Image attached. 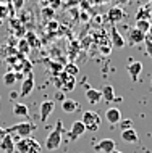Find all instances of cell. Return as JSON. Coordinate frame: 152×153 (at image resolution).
I'll list each match as a JSON object with an SVG mask.
<instances>
[{"mask_svg": "<svg viewBox=\"0 0 152 153\" xmlns=\"http://www.w3.org/2000/svg\"><path fill=\"white\" fill-rule=\"evenodd\" d=\"M32 131H34V126L31 123H18L15 126L8 127L7 134H18L21 139H26V137H31Z\"/></svg>", "mask_w": 152, "mask_h": 153, "instance_id": "cell-4", "label": "cell"}, {"mask_svg": "<svg viewBox=\"0 0 152 153\" xmlns=\"http://www.w3.org/2000/svg\"><path fill=\"white\" fill-rule=\"evenodd\" d=\"M19 50L21 52H24V53H29V44L26 42V40H19Z\"/></svg>", "mask_w": 152, "mask_h": 153, "instance_id": "cell-28", "label": "cell"}, {"mask_svg": "<svg viewBox=\"0 0 152 153\" xmlns=\"http://www.w3.org/2000/svg\"><path fill=\"white\" fill-rule=\"evenodd\" d=\"M149 18H151V8H147V7L139 8L136 13V21H139V19H147L149 21Z\"/></svg>", "mask_w": 152, "mask_h": 153, "instance_id": "cell-21", "label": "cell"}, {"mask_svg": "<svg viewBox=\"0 0 152 153\" xmlns=\"http://www.w3.org/2000/svg\"><path fill=\"white\" fill-rule=\"evenodd\" d=\"M47 27H49V31H50V32H53L55 29H58V23H57V21H49Z\"/></svg>", "mask_w": 152, "mask_h": 153, "instance_id": "cell-31", "label": "cell"}, {"mask_svg": "<svg viewBox=\"0 0 152 153\" xmlns=\"http://www.w3.org/2000/svg\"><path fill=\"white\" fill-rule=\"evenodd\" d=\"M0 150L3 153H13L15 152V142H13L11 134H7L5 137L0 140Z\"/></svg>", "mask_w": 152, "mask_h": 153, "instance_id": "cell-14", "label": "cell"}, {"mask_svg": "<svg viewBox=\"0 0 152 153\" xmlns=\"http://www.w3.org/2000/svg\"><path fill=\"white\" fill-rule=\"evenodd\" d=\"M78 108H79V105H78V102L73 100V98H67V100L61 102V110H63L65 113H75Z\"/></svg>", "mask_w": 152, "mask_h": 153, "instance_id": "cell-18", "label": "cell"}, {"mask_svg": "<svg viewBox=\"0 0 152 153\" xmlns=\"http://www.w3.org/2000/svg\"><path fill=\"white\" fill-rule=\"evenodd\" d=\"M58 81H60V82H57V85H58V87H60L61 90H67V92L73 90V89H75V85H76L75 77H73V76H68V74L65 73V71L60 74Z\"/></svg>", "mask_w": 152, "mask_h": 153, "instance_id": "cell-5", "label": "cell"}, {"mask_svg": "<svg viewBox=\"0 0 152 153\" xmlns=\"http://www.w3.org/2000/svg\"><path fill=\"white\" fill-rule=\"evenodd\" d=\"M117 143H115V140H112V139H102L99 143H97V150L99 152H102V153H112V152H115L117 150Z\"/></svg>", "mask_w": 152, "mask_h": 153, "instance_id": "cell-12", "label": "cell"}, {"mask_svg": "<svg viewBox=\"0 0 152 153\" xmlns=\"http://www.w3.org/2000/svg\"><path fill=\"white\" fill-rule=\"evenodd\" d=\"M61 134H63V126L61 121H57V126L46 139V148L47 150H57L61 143Z\"/></svg>", "mask_w": 152, "mask_h": 153, "instance_id": "cell-2", "label": "cell"}, {"mask_svg": "<svg viewBox=\"0 0 152 153\" xmlns=\"http://www.w3.org/2000/svg\"><path fill=\"white\" fill-rule=\"evenodd\" d=\"M110 37H112V45L117 48H123L125 47V39H123V36L118 32L117 27H112L110 29Z\"/></svg>", "mask_w": 152, "mask_h": 153, "instance_id": "cell-15", "label": "cell"}, {"mask_svg": "<svg viewBox=\"0 0 152 153\" xmlns=\"http://www.w3.org/2000/svg\"><path fill=\"white\" fill-rule=\"evenodd\" d=\"M32 89H34V76H32V73H29V76H28L26 79L21 82V90H19V97H28V95H31Z\"/></svg>", "mask_w": 152, "mask_h": 153, "instance_id": "cell-8", "label": "cell"}, {"mask_svg": "<svg viewBox=\"0 0 152 153\" xmlns=\"http://www.w3.org/2000/svg\"><path fill=\"white\" fill-rule=\"evenodd\" d=\"M2 23H3V19H0V26H2Z\"/></svg>", "mask_w": 152, "mask_h": 153, "instance_id": "cell-39", "label": "cell"}, {"mask_svg": "<svg viewBox=\"0 0 152 153\" xmlns=\"http://www.w3.org/2000/svg\"><path fill=\"white\" fill-rule=\"evenodd\" d=\"M11 10H13V8L8 5L7 2H0V19H5Z\"/></svg>", "mask_w": 152, "mask_h": 153, "instance_id": "cell-24", "label": "cell"}, {"mask_svg": "<svg viewBox=\"0 0 152 153\" xmlns=\"http://www.w3.org/2000/svg\"><path fill=\"white\" fill-rule=\"evenodd\" d=\"M13 114L15 116H19V118H24L29 114V108H28V105H24V103H15L13 105Z\"/></svg>", "mask_w": 152, "mask_h": 153, "instance_id": "cell-19", "label": "cell"}, {"mask_svg": "<svg viewBox=\"0 0 152 153\" xmlns=\"http://www.w3.org/2000/svg\"><path fill=\"white\" fill-rule=\"evenodd\" d=\"M15 150L18 153H40V145L32 137H26L15 143Z\"/></svg>", "mask_w": 152, "mask_h": 153, "instance_id": "cell-1", "label": "cell"}, {"mask_svg": "<svg viewBox=\"0 0 152 153\" xmlns=\"http://www.w3.org/2000/svg\"><path fill=\"white\" fill-rule=\"evenodd\" d=\"M151 10H152V0H151Z\"/></svg>", "mask_w": 152, "mask_h": 153, "instance_id": "cell-40", "label": "cell"}, {"mask_svg": "<svg viewBox=\"0 0 152 153\" xmlns=\"http://www.w3.org/2000/svg\"><path fill=\"white\" fill-rule=\"evenodd\" d=\"M92 2H96L97 5H99V3H105V2H109V0H92Z\"/></svg>", "mask_w": 152, "mask_h": 153, "instance_id": "cell-37", "label": "cell"}, {"mask_svg": "<svg viewBox=\"0 0 152 153\" xmlns=\"http://www.w3.org/2000/svg\"><path fill=\"white\" fill-rule=\"evenodd\" d=\"M40 2H46V0H40Z\"/></svg>", "mask_w": 152, "mask_h": 153, "instance_id": "cell-41", "label": "cell"}, {"mask_svg": "<svg viewBox=\"0 0 152 153\" xmlns=\"http://www.w3.org/2000/svg\"><path fill=\"white\" fill-rule=\"evenodd\" d=\"M28 44H29V47H36V45H37L36 36L32 34V32H28Z\"/></svg>", "mask_w": 152, "mask_h": 153, "instance_id": "cell-27", "label": "cell"}, {"mask_svg": "<svg viewBox=\"0 0 152 153\" xmlns=\"http://www.w3.org/2000/svg\"><path fill=\"white\" fill-rule=\"evenodd\" d=\"M141 71H142V63L141 61H133V63L128 65V74H130V77H131L133 82H136L139 79Z\"/></svg>", "mask_w": 152, "mask_h": 153, "instance_id": "cell-13", "label": "cell"}, {"mask_svg": "<svg viewBox=\"0 0 152 153\" xmlns=\"http://www.w3.org/2000/svg\"><path fill=\"white\" fill-rule=\"evenodd\" d=\"M125 16H126L125 11H123L120 7H112V8L109 10V13H107V19H109L110 23L115 24V23H120L121 19L125 18Z\"/></svg>", "mask_w": 152, "mask_h": 153, "instance_id": "cell-9", "label": "cell"}, {"mask_svg": "<svg viewBox=\"0 0 152 153\" xmlns=\"http://www.w3.org/2000/svg\"><path fill=\"white\" fill-rule=\"evenodd\" d=\"M121 131H126V129H131V119H125V121H121Z\"/></svg>", "mask_w": 152, "mask_h": 153, "instance_id": "cell-30", "label": "cell"}, {"mask_svg": "<svg viewBox=\"0 0 152 153\" xmlns=\"http://www.w3.org/2000/svg\"><path fill=\"white\" fill-rule=\"evenodd\" d=\"M16 73L15 71H7L5 74H3V84L5 85H13L15 82H16Z\"/></svg>", "mask_w": 152, "mask_h": 153, "instance_id": "cell-22", "label": "cell"}, {"mask_svg": "<svg viewBox=\"0 0 152 153\" xmlns=\"http://www.w3.org/2000/svg\"><path fill=\"white\" fill-rule=\"evenodd\" d=\"M136 29H139L141 32L147 34L149 29H151V23L147 21V19H139V21H136Z\"/></svg>", "mask_w": 152, "mask_h": 153, "instance_id": "cell-23", "label": "cell"}, {"mask_svg": "<svg viewBox=\"0 0 152 153\" xmlns=\"http://www.w3.org/2000/svg\"><path fill=\"white\" fill-rule=\"evenodd\" d=\"M63 71H65V73H67V74H68V76H73V77H75V76H76V74H78V73H79V69H78V66H76V65H73V63H70V65H67V66H65V69H63Z\"/></svg>", "mask_w": 152, "mask_h": 153, "instance_id": "cell-25", "label": "cell"}, {"mask_svg": "<svg viewBox=\"0 0 152 153\" xmlns=\"http://www.w3.org/2000/svg\"><path fill=\"white\" fill-rule=\"evenodd\" d=\"M7 3H8L11 8H15V11H16V10H21V8H23L24 0H7Z\"/></svg>", "mask_w": 152, "mask_h": 153, "instance_id": "cell-26", "label": "cell"}, {"mask_svg": "<svg viewBox=\"0 0 152 153\" xmlns=\"http://www.w3.org/2000/svg\"><path fill=\"white\" fill-rule=\"evenodd\" d=\"M50 3H52V5H50V8H52V10H55V8H58V3H60V0H50Z\"/></svg>", "mask_w": 152, "mask_h": 153, "instance_id": "cell-33", "label": "cell"}, {"mask_svg": "<svg viewBox=\"0 0 152 153\" xmlns=\"http://www.w3.org/2000/svg\"><path fill=\"white\" fill-rule=\"evenodd\" d=\"M146 52H147V55L152 58V40H149V39H146Z\"/></svg>", "mask_w": 152, "mask_h": 153, "instance_id": "cell-29", "label": "cell"}, {"mask_svg": "<svg viewBox=\"0 0 152 153\" xmlns=\"http://www.w3.org/2000/svg\"><path fill=\"white\" fill-rule=\"evenodd\" d=\"M112 153H123V152H120V150H115V152H112Z\"/></svg>", "mask_w": 152, "mask_h": 153, "instance_id": "cell-38", "label": "cell"}, {"mask_svg": "<svg viewBox=\"0 0 152 153\" xmlns=\"http://www.w3.org/2000/svg\"><path fill=\"white\" fill-rule=\"evenodd\" d=\"M84 132H86V126L83 124V121H81V119L79 121H75L71 126V129H70V139L76 140V139H79Z\"/></svg>", "mask_w": 152, "mask_h": 153, "instance_id": "cell-10", "label": "cell"}, {"mask_svg": "<svg viewBox=\"0 0 152 153\" xmlns=\"http://www.w3.org/2000/svg\"><path fill=\"white\" fill-rule=\"evenodd\" d=\"M105 119L110 124H118L121 123V111L117 108V106H112V108H107L105 111Z\"/></svg>", "mask_w": 152, "mask_h": 153, "instance_id": "cell-11", "label": "cell"}, {"mask_svg": "<svg viewBox=\"0 0 152 153\" xmlns=\"http://www.w3.org/2000/svg\"><path fill=\"white\" fill-rule=\"evenodd\" d=\"M7 135V129H3V127H0V140Z\"/></svg>", "mask_w": 152, "mask_h": 153, "instance_id": "cell-34", "label": "cell"}, {"mask_svg": "<svg viewBox=\"0 0 152 153\" xmlns=\"http://www.w3.org/2000/svg\"><path fill=\"white\" fill-rule=\"evenodd\" d=\"M53 110H55V102H52V100H46V102H42L40 103V106H39V113H40V121L42 123H46L49 116L53 113Z\"/></svg>", "mask_w": 152, "mask_h": 153, "instance_id": "cell-6", "label": "cell"}, {"mask_svg": "<svg viewBox=\"0 0 152 153\" xmlns=\"http://www.w3.org/2000/svg\"><path fill=\"white\" fill-rule=\"evenodd\" d=\"M120 135H121V139L125 140V142H128V143H134V142L139 140V135H138V132L134 131V127L126 129V131H121Z\"/></svg>", "mask_w": 152, "mask_h": 153, "instance_id": "cell-17", "label": "cell"}, {"mask_svg": "<svg viewBox=\"0 0 152 153\" xmlns=\"http://www.w3.org/2000/svg\"><path fill=\"white\" fill-rule=\"evenodd\" d=\"M102 92V98H104L105 102H113V100H117V97H115V90L112 85H105L104 89L100 90Z\"/></svg>", "mask_w": 152, "mask_h": 153, "instance_id": "cell-20", "label": "cell"}, {"mask_svg": "<svg viewBox=\"0 0 152 153\" xmlns=\"http://www.w3.org/2000/svg\"><path fill=\"white\" fill-rule=\"evenodd\" d=\"M81 121H83V124L86 126V131L96 132L100 127V121H102V119H100V116L96 113V111H84Z\"/></svg>", "mask_w": 152, "mask_h": 153, "instance_id": "cell-3", "label": "cell"}, {"mask_svg": "<svg viewBox=\"0 0 152 153\" xmlns=\"http://www.w3.org/2000/svg\"><path fill=\"white\" fill-rule=\"evenodd\" d=\"M146 39L152 40V24H151V29H149V32H147V34H146Z\"/></svg>", "mask_w": 152, "mask_h": 153, "instance_id": "cell-35", "label": "cell"}, {"mask_svg": "<svg viewBox=\"0 0 152 153\" xmlns=\"http://www.w3.org/2000/svg\"><path fill=\"white\" fill-rule=\"evenodd\" d=\"M100 50H102V53H105V55H107V53H110V45H109V47H102Z\"/></svg>", "mask_w": 152, "mask_h": 153, "instance_id": "cell-36", "label": "cell"}, {"mask_svg": "<svg viewBox=\"0 0 152 153\" xmlns=\"http://www.w3.org/2000/svg\"><path fill=\"white\" fill-rule=\"evenodd\" d=\"M128 42L131 45H138V44L146 42V34L141 32L139 29H136V27H133V29L128 31Z\"/></svg>", "mask_w": 152, "mask_h": 153, "instance_id": "cell-7", "label": "cell"}, {"mask_svg": "<svg viewBox=\"0 0 152 153\" xmlns=\"http://www.w3.org/2000/svg\"><path fill=\"white\" fill-rule=\"evenodd\" d=\"M42 13L46 15V16H53V10H52V8H50V10H49V8H44Z\"/></svg>", "mask_w": 152, "mask_h": 153, "instance_id": "cell-32", "label": "cell"}, {"mask_svg": "<svg viewBox=\"0 0 152 153\" xmlns=\"http://www.w3.org/2000/svg\"><path fill=\"white\" fill-rule=\"evenodd\" d=\"M86 98L91 105H97L100 100H102V92L100 90H96V89H88L86 90Z\"/></svg>", "mask_w": 152, "mask_h": 153, "instance_id": "cell-16", "label": "cell"}]
</instances>
